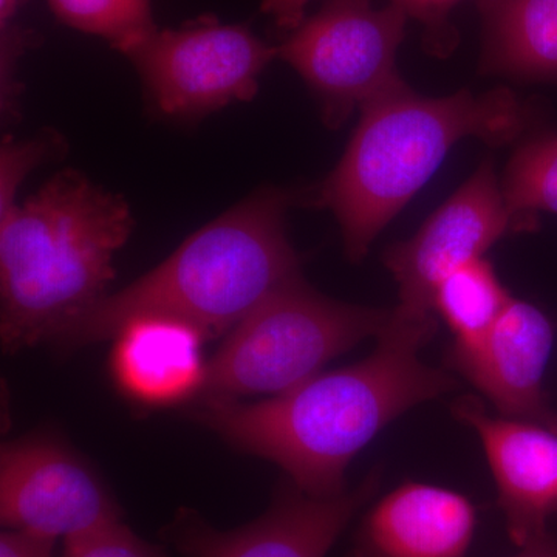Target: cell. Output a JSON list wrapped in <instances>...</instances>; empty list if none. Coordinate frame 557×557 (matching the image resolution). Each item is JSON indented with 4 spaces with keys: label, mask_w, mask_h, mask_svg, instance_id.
Wrapping results in <instances>:
<instances>
[{
    "label": "cell",
    "mask_w": 557,
    "mask_h": 557,
    "mask_svg": "<svg viewBox=\"0 0 557 557\" xmlns=\"http://www.w3.org/2000/svg\"><path fill=\"white\" fill-rule=\"evenodd\" d=\"M435 333L388 314L375 350L357 364L258 403L201 399L197 420L230 445L276 463L302 493L339 496L348 465L384 428L456 388L453 376L420 359Z\"/></svg>",
    "instance_id": "6da1fadb"
},
{
    "label": "cell",
    "mask_w": 557,
    "mask_h": 557,
    "mask_svg": "<svg viewBox=\"0 0 557 557\" xmlns=\"http://www.w3.org/2000/svg\"><path fill=\"white\" fill-rule=\"evenodd\" d=\"M292 194L259 190L188 237L157 269L72 319L51 336L58 350L115 338L137 318L177 319L218 338L300 276L285 231Z\"/></svg>",
    "instance_id": "7a4b0ae2"
},
{
    "label": "cell",
    "mask_w": 557,
    "mask_h": 557,
    "mask_svg": "<svg viewBox=\"0 0 557 557\" xmlns=\"http://www.w3.org/2000/svg\"><path fill=\"white\" fill-rule=\"evenodd\" d=\"M531 119L527 102L504 87L445 98L420 97L409 86L392 91L361 109L343 159L307 199L333 212L347 258L359 262L460 139L509 145Z\"/></svg>",
    "instance_id": "3957f363"
},
{
    "label": "cell",
    "mask_w": 557,
    "mask_h": 557,
    "mask_svg": "<svg viewBox=\"0 0 557 557\" xmlns=\"http://www.w3.org/2000/svg\"><path fill=\"white\" fill-rule=\"evenodd\" d=\"M134 218L126 200L73 170L0 209V335L5 350L49 343L108 295Z\"/></svg>",
    "instance_id": "277c9868"
},
{
    "label": "cell",
    "mask_w": 557,
    "mask_h": 557,
    "mask_svg": "<svg viewBox=\"0 0 557 557\" xmlns=\"http://www.w3.org/2000/svg\"><path fill=\"white\" fill-rule=\"evenodd\" d=\"M391 311L351 306L296 278L231 330L209 359L201 399L284 394L379 336Z\"/></svg>",
    "instance_id": "5b68a950"
},
{
    "label": "cell",
    "mask_w": 557,
    "mask_h": 557,
    "mask_svg": "<svg viewBox=\"0 0 557 557\" xmlns=\"http://www.w3.org/2000/svg\"><path fill=\"white\" fill-rule=\"evenodd\" d=\"M406 22L394 3L376 9L372 0H321L276 46L277 58L313 91L325 126L338 129L355 109L408 87L397 69Z\"/></svg>",
    "instance_id": "8992f818"
},
{
    "label": "cell",
    "mask_w": 557,
    "mask_h": 557,
    "mask_svg": "<svg viewBox=\"0 0 557 557\" xmlns=\"http://www.w3.org/2000/svg\"><path fill=\"white\" fill-rule=\"evenodd\" d=\"M124 57L153 108L172 119H196L252 100L277 49L248 25L201 16L177 28H157Z\"/></svg>",
    "instance_id": "52a82bcc"
},
{
    "label": "cell",
    "mask_w": 557,
    "mask_h": 557,
    "mask_svg": "<svg viewBox=\"0 0 557 557\" xmlns=\"http://www.w3.org/2000/svg\"><path fill=\"white\" fill-rule=\"evenodd\" d=\"M519 233L493 160L487 159L410 239L387 249L384 263L398 285L392 318L438 327L434 295L443 278L471 260L485 258L487 249L508 234Z\"/></svg>",
    "instance_id": "ba28073f"
},
{
    "label": "cell",
    "mask_w": 557,
    "mask_h": 557,
    "mask_svg": "<svg viewBox=\"0 0 557 557\" xmlns=\"http://www.w3.org/2000/svg\"><path fill=\"white\" fill-rule=\"evenodd\" d=\"M0 520L7 530L57 542L120 522L123 511L78 454L54 438L30 437L2 448Z\"/></svg>",
    "instance_id": "9c48e42d"
},
{
    "label": "cell",
    "mask_w": 557,
    "mask_h": 557,
    "mask_svg": "<svg viewBox=\"0 0 557 557\" xmlns=\"http://www.w3.org/2000/svg\"><path fill=\"white\" fill-rule=\"evenodd\" d=\"M379 486V471L335 497L309 496L289 485L260 518L228 531L182 508L161 537L183 557H327Z\"/></svg>",
    "instance_id": "30bf717a"
},
{
    "label": "cell",
    "mask_w": 557,
    "mask_h": 557,
    "mask_svg": "<svg viewBox=\"0 0 557 557\" xmlns=\"http://www.w3.org/2000/svg\"><path fill=\"white\" fill-rule=\"evenodd\" d=\"M453 409L482 443L511 541L523 547L547 534L548 520L557 515V432L537 421L490 413L472 395Z\"/></svg>",
    "instance_id": "8fae6325"
},
{
    "label": "cell",
    "mask_w": 557,
    "mask_h": 557,
    "mask_svg": "<svg viewBox=\"0 0 557 557\" xmlns=\"http://www.w3.org/2000/svg\"><path fill=\"white\" fill-rule=\"evenodd\" d=\"M555 330L541 309L518 298L509 300L486 338L463 354L449 355L450 368L485 395L497 413L545 424V369Z\"/></svg>",
    "instance_id": "7c38bea8"
},
{
    "label": "cell",
    "mask_w": 557,
    "mask_h": 557,
    "mask_svg": "<svg viewBox=\"0 0 557 557\" xmlns=\"http://www.w3.org/2000/svg\"><path fill=\"white\" fill-rule=\"evenodd\" d=\"M475 527L463 494L405 482L368 509L346 557H467Z\"/></svg>",
    "instance_id": "4fadbf2b"
},
{
    "label": "cell",
    "mask_w": 557,
    "mask_h": 557,
    "mask_svg": "<svg viewBox=\"0 0 557 557\" xmlns=\"http://www.w3.org/2000/svg\"><path fill=\"white\" fill-rule=\"evenodd\" d=\"M110 370L124 395L145 406L185 401L203 388V335L177 319L137 318L115 335Z\"/></svg>",
    "instance_id": "5bb4252c"
},
{
    "label": "cell",
    "mask_w": 557,
    "mask_h": 557,
    "mask_svg": "<svg viewBox=\"0 0 557 557\" xmlns=\"http://www.w3.org/2000/svg\"><path fill=\"white\" fill-rule=\"evenodd\" d=\"M480 70L523 81L557 79V0H478Z\"/></svg>",
    "instance_id": "9a60e30c"
},
{
    "label": "cell",
    "mask_w": 557,
    "mask_h": 557,
    "mask_svg": "<svg viewBox=\"0 0 557 557\" xmlns=\"http://www.w3.org/2000/svg\"><path fill=\"white\" fill-rule=\"evenodd\" d=\"M511 299L485 258L471 260L443 278L434 295V311L453 333L449 355L479 346Z\"/></svg>",
    "instance_id": "2e32d148"
},
{
    "label": "cell",
    "mask_w": 557,
    "mask_h": 557,
    "mask_svg": "<svg viewBox=\"0 0 557 557\" xmlns=\"http://www.w3.org/2000/svg\"><path fill=\"white\" fill-rule=\"evenodd\" d=\"M500 189L520 233L536 230L539 212L557 214V134L520 143L508 161Z\"/></svg>",
    "instance_id": "e0dca14e"
},
{
    "label": "cell",
    "mask_w": 557,
    "mask_h": 557,
    "mask_svg": "<svg viewBox=\"0 0 557 557\" xmlns=\"http://www.w3.org/2000/svg\"><path fill=\"white\" fill-rule=\"evenodd\" d=\"M54 16L73 28L129 53L157 30L152 0H47Z\"/></svg>",
    "instance_id": "ac0fdd59"
},
{
    "label": "cell",
    "mask_w": 557,
    "mask_h": 557,
    "mask_svg": "<svg viewBox=\"0 0 557 557\" xmlns=\"http://www.w3.org/2000/svg\"><path fill=\"white\" fill-rule=\"evenodd\" d=\"M61 149H64V143L57 134L39 135L24 141L3 139L0 156V209L16 203L24 178L36 166L58 156Z\"/></svg>",
    "instance_id": "d6986e66"
},
{
    "label": "cell",
    "mask_w": 557,
    "mask_h": 557,
    "mask_svg": "<svg viewBox=\"0 0 557 557\" xmlns=\"http://www.w3.org/2000/svg\"><path fill=\"white\" fill-rule=\"evenodd\" d=\"M61 557H168L164 547L139 537L123 520L64 541Z\"/></svg>",
    "instance_id": "ffe728a7"
},
{
    "label": "cell",
    "mask_w": 557,
    "mask_h": 557,
    "mask_svg": "<svg viewBox=\"0 0 557 557\" xmlns=\"http://www.w3.org/2000/svg\"><path fill=\"white\" fill-rule=\"evenodd\" d=\"M38 35L20 22L0 24V101L3 121L17 115L21 86L17 79L20 62L28 50L36 46Z\"/></svg>",
    "instance_id": "44dd1931"
},
{
    "label": "cell",
    "mask_w": 557,
    "mask_h": 557,
    "mask_svg": "<svg viewBox=\"0 0 557 557\" xmlns=\"http://www.w3.org/2000/svg\"><path fill=\"white\" fill-rule=\"evenodd\" d=\"M461 0H391L408 17L420 22L423 27L424 49L434 57L446 58L458 42L457 28L450 21V13Z\"/></svg>",
    "instance_id": "7402d4cb"
},
{
    "label": "cell",
    "mask_w": 557,
    "mask_h": 557,
    "mask_svg": "<svg viewBox=\"0 0 557 557\" xmlns=\"http://www.w3.org/2000/svg\"><path fill=\"white\" fill-rule=\"evenodd\" d=\"M57 542L24 531L5 530L0 534V557H57Z\"/></svg>",
    "instance_id": "603a6c76"
},
{
    "label": "cell",
    "mask_w": 557,
    "mask_h": 557,
    "mask_svg": "<svg viewBox=\"0 0 557 557\" xmlns=\"http://www.w3.org/2000/svg\"><path fill=\"white\" fill-rule=\"evenodd\" d=\"M309 3L310 0H262L260 11L271 17L282 32L289 33L306 20Z\"/></svg>",
    "instance_id": "cb8c5ba5"
},
{
    "label": "cell",
    "mask_w": 557,
    "mask_h": 557,
    "mask_svg": "<svg viewBox=\"0 0 557 557\" xmlns=\"http://www.w3.org/2000/svg\"><path fill=\"white\" fill-rule=\"evenodd\" d=\"M515 557H557V544L547 533L520 547L519 555Z\"/></svg>",
    "instance_id": "d4e9b609"
},
{
    "label": "cell",
    "mask_w": 557,
    "mask_h": 557,
    "mask_svg": "<svg viewBox=\"0 0 557 557\" xmlns=\"http://www.w3.org/2000/svg\"><path fill=\"white\" fill-rule=\"evenodd\" d=\"M30 0H0V24L17 21L22 10Z\"/></svg>",
    "instance_id": "484cf974"
},
{
    "label": "cell",
    "mask_w": 557,
    "mask_h": 557,
    "mask_svg": "<svg viewBox=\"0 0 557 557\" xmlns=\"http://www.w3.org/2000/svg\"><path fill=\"white\" fill-rule=\"evenodd\" d=\"M545 426L553 429V431L557 432V412L549 413L548 420L545 421Z\"/></svg>",
    "instance_id": "4316f807"
}]
</instances>
